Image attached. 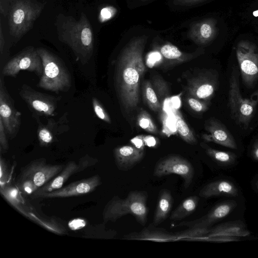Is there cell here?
<instances>
[{
	"instance_id": "cell-1",
	"label": "cell",
	"mask_w": 258,
	"mask_h": 258,
	"mask_svg": "<svg viewBox=\"0 0 258 258\" xmlns=\"http://www.w3.org/2000/svg\"><path fill=\"white\" fill-rule=\"evenodd\" d=\"M147 37L131 40L121 51L116 60L114 83L118 98L126 110L131 111L140 101V80L145 71L143 51Z\"/></svg>"
},
{
	"instance_id": "cell-2",
	"label": "cell",
	"mask_w": 258,
	"mask_h": 258,
	"mask_svg": "<svg viewBox=\"0 0 258 258\" xmlns=\"http://www.w3.org/2000/svg\"><path fill=\"white\" fill-rule=\"evenodd\" d=\"M57 33L60 41L69 45L77 60L83 64L88 62L93 52L94 36L89 21L84 13L78 20L65 17L57 25Z\"/></svg>"
},
{
	"instance_id": "cell-3",
	"label": "cell",
	"mask_w": 258,
	"mask_h": 258,
	"mask_svg": "<svg viewBox=\"0 0 258 258\" xmlns=\"http://www.w3.org/2000/svg\"><path fill=\"white\" fill-rule=\"evenodd\" d=\"M147 200L148 193L143 190L131 191L124 199L114 196L103 209V221L105 223L115 222L122 216L130 214L134 216L141 225L144 226L147 221L149 212Z\"/></svg>"
},
{
	"instance_id": "cell-4",
	"label": "cell",
	"mask_w": 258,
	"mask_h": 258,
	"mask_svg": "<svg viewBox=\"0 0 258 258\" xmlns=\"http://www.w3.org/2000/svg\"><path fill=\"white\" fill-rule=\"evenodd\" d=\"M43 66L38 87L56 93L68 91L72 85L71 77L64 62L45 48H36Z\"/></svg>"
},
{
	"instance_id": "cell-5",
	"label": "cell",
	"mask_w": 258,
	"mask_h": 258,
	"mask_svg": "<svg viewBox=\"0 0 258 258\" xmlns=\"http://www.w3.org/2000/svg\"><path fill=\"white\" fill-rule=\"evenodd\" d=\"M239 72L232 68L229 80L228 104L233 119L240 126L246 128L252 119L258 104V91L250 98H243L239 89Z\"/></svg>"
},
{
	"instance_id": "cell-6",
	"label": "cell",
	"mask_w": 258,
	"mask_h": 258,
	"mask_svg": "<svg viewBox=\"0 0 258 258\" xmlns=\"http://www.w3.org/2000/svg\"><path fill=\"white\" fill-rule=\"evenodd\" d=\"M40 6L29 0H17L12 6L9 17L10 34L20 37L32 27L35 20L41 13Z\"/></svg>"
},
{
	"instance_id": "cell-7",
	"label": "cell",
	"mask_w": 258,
	"mask_h": 258,
	"mask_svg": "<svg viewBox=\"0 0 258 258\" xmlns=\"http://www.w3.org/2000/svg\"><path fill=\"white\" fill-rule=\"evenodd\" d=\"M236 55L242 82L249 88L254 87L258 81V48L248 40H241L236 47Z\"/></svg>"
},
{
	"instance_id": "cell-8",
	"label": "cell",
	"mask_w": 258,
	"mask_h": 258,
	"mask_svg": "<svg viewBox=\"0 0 258 258\" xmlns=\"http://www.w3.org/2000/svg\"><path fill=\"white\" fill-rule=\"evenodd\" d=\"M21 71L33 72L41 76L43 66L36 49L28 47L10 59L4 66L1 76L15 77Z\"/></svg>"
},
{
	"instance_id": "cell-9",
	"label": "cell",
	"mask_w": 258,
	"mask_h": 258,
	"mask_svg": "<svg viewBox=\"0 0 258 258\" xmlns=\"http://www.w3.org/2000/svg\"><path fill=\"white\" fill-rule=\"evenodd\" d=\"M19 94L36 119L40 116L55 115L59 97L38 92L26 84L22 86Z\"/></svg>"
},
{
	"instance_id": "cell-10",
	"label": "cell",
	"mask_w": 258,
	"mask_h": 258,
	"mask_svg": "<svg viewBox=\"0 0 258 258\" xmlns=\"http://www.w3.org/2000/svg\"><path fill=\"white\" fill-rule=\"evenodd\" d=\"M0 191L4 199L22 215L48 230L51 231L54 229L55 221L53 219H44L39 216L33 207L22 196L18 188L8 184L1 187Z\"/></svg>"
},
{
	"instance_id": "cell-11",
	"label": "cell",
	"mask_w": 258,
	"mask_h": 258,
	"mask_svg": "<svg viewBox=\"0 0 258 258\" xmlns=\"http://www.w3.org/2000/svg\"><path fill=\"white\" fill-rule=\"evenodd\" d=\"M170 174L180 176L184 181V186L188 188L192 182L194 169L185 158L178 155H170L159 161L155 167L153 175L161 177Z\"/></svg>"
},
{
	"instance_id": "cell-12",
	"label": "cell",
	"mask_w": 258,
	"mask_h": 258,
	"mask_svg": "<svg viewBox=\"0 0 258 258\" xmlns=\"http://www.w3.org/2000/svg\"><path fill=\"white\" fill-rule=\"evenodd\" d=\"M0 119L11 139L17 135L21 122V113L18 111L13 99L9 94L3 77L0 78Z\"/></svg>"
},
{
	"instance_id": "cell-13",
	"label": "cell",
	"mask_w": 258,
	"mask_h": 258,
	"mask_svg": "<svg viewBox=\"0 0 258 258\" xmlns=\"http://www.w3.org/2000/svg\"><path fill=\"white\" fill-rule=\"evenodd\" d=\"M102 183L100 177L94 175L90 177L76 181L58 189L41 193H34L32 198H64L89 194Z\"/></svg>"
},
{
	"instance_id": "cell-14",
	"label": "cell",
	"mask_w": 258,
	"mask_h": 258,
	"mask_svg": "<svg viewBox=\"0 0 258 258\" xmlns=\"http://www.w3.org/2000/svg\"><path fill=\"white\" fill-rule=\"evenodd\" d=\"M64 167L62 164H47L45 159L39 158L25 166L19 178L29 179L40 188L58 174Z\"/></svg>"
},
{
	"instance_id": "cell-15",
	"label": "cell",
	"mask_w": 258,
	"mask_h": 258,
	"mask_svg": "<svg viewBox=\"0 0 258 258\" xmlns=\"http://www.w3.org/2000/svg\"><path fill=\"white\" fill-rule=\"evenodd\" d=\"M218 75L206 70L188 80L187 95L200 100L209 101L218 86Z\"/></svg>"
},
{
	"instance_id": "cell-16",
	"label": "cell",
	"mask_w": 258,
	"mask_h": 258,
	"mask_svg": "<svg viewBox=\"0 0 258 258\" xmlns=\"http://www.w3.org/2000/svg\"><path fill=\"white\" fill-rule=\"evenodd\" d=\"M98 162L96 158L86 155L82 157L78 163L69 162L61 171L49 182L39 188L34 193L50 192L62 187L63 184L73 175L81 172ZM34 194V193H33Z\"/></svg>"
},
{
	"instance_id": "cell-17",
	"label": "cell",
	"mask_w": 258,
	"mask_h": 258,
	"mask_svg": "<svg viewBox=\"0 0 258 258\" xmlns=\"http://www.w3.org/2000/svg\"><path fill=\"white\" fill-rule=\"evenodd\" d=\"M237 203L233 200L221 203L203 217L189 221H183L176 226L188 228H210L213 224L224 218L236 207Z\"/></svg>"
},
{
	"instance_id": "cell-18",
	"label": "cell",
	"mask_w": 258,
	"mask_h": 258,
	"mask_svg": "<svg viewBox=\"0 0 258 258\" xmlns=\"http://www.w3.org/2000/svg\"><path fill=\"white\" fill-rule=\"evenodd\" d=\"M205 128L208 134L202 135L203 139L207 142H212L221 146L237 149L235 140L227 127L219 120L211 117L205 123Z\"/></svg>"
},
{
	"instance_id": "cell-19",
	"label": "cell",
	"mask_w": 258,
	"mask_h": 258,
	"mask_svg": "<svg viewBox=\"0 0 258 258\" xmlns=\"http://www.w3.org/2000/svg\"><path fill=\"white\" fill-rule=\"evenodd\" d=\"M37 128V137L41 146H48L52 143L56 137L66 131L68 127L67 119L64 114L58 120L49 118L46 124H43L39 119Z\"/></svg>"
},
{
	"instance_id": "cell-20",
	"label": "cell",
	"mask_w": 258,
	"mask_h": 258,
	"mask_svg": "<svg viewBox=\"0 0 258 258\" xmlns=\"http://www.w3.org/2000/svg\"><path fill=\"white\" fill-rule=\"evenodd\" d=\"M217 22L207 18L195 23L189 32V37L197 44L206 45L212 41L218 33Z\"/></svg>"
},
{
	"instance_id": "cell-21",
	"label": "cell",
	"mask_w": 258,
	"mask_h": 258,
	"mask_svg": "<svg viewBox=\"0 0 258 258\" xmlns=\"http://www.w3.org/2000/svg\"><path fill=\"white\" fill-rule=\"evenodd\" d=\"M144 155V151L140 150L132 145L119 146L114 150L116 165L121 170L131 169L142 160Z\"/></svg>"
},
{
	"instance_id": "cell-22",
	"label": "cell",
	"mask_w": 258,
	"mask_h": 258,
	"mask_svg": "<svg viewBox=\"0 0 258 258\" xmlns=\"http://www.w3.org/2000/svg\"><path fill=\"white\" fill-rule=\"evenodd\" d=\"M126 239L149 240L155 242H169L178 240L176 233L169 232L165 229L149 225L139 232H133L124 236Z\"/></svg>"
},
{
	"instance_id": "cell-23",
	"label": "cell",
	"mask_w": 258,
	"mask_h": 258,
	"mask_svg": "<svg viewBox=\"0 0 258 258\" xmlns=\"http://www.w3.org/2000/svg\"><path fill=\"white\" fill-rule=\"evenodd\" d=\"M237 195L238 189L236 186L230 181L226 180H218L210 182L199 192V196L204 198L217 196L236 197Z\"/></svg>"
},
{
	"instance_id": "cell-24",
	"label": "cell",
	"mask_w": 258,
	"mask_h": 258,
	"mask_svg": "<svg viewBox=\"0 0 258 258\" xmlns=\"http://www.w3.org/2000/svg\"><path fill=\"white\" fill-rule=\"evenodd\" d=\"M250 234L246 225L242 221L238 220L220 224L210 228V231L205 240L216 236H228L234 237L246 236Z\"/></svg>"
},
{
	"instance_id": "cell-25",
	"label": "cell",
	"mask_w": 258,
	"mask_h": 258,
	"mask_svg": "<svg viewBox=\"0 0 258 258\" xmlns=\"http://www.w3.org/2000/svg\"><path fill=\"white\" fill-rule=\"evenodd\" d=\"M173 199L171 193L167 189L160 192L153 216V225L157 226L167 218L173 206Z\"/></svg>"
},
{
	"instance_id": "cell-26",
	"label": "cell",
	"mask_w": 258,
	"mask_h": 258,
	"mask_svg": "<svg viewBox=\"0 0 258 258\" xmlns=\"http://www.w3.org/2000/svg\"><path fill=\"white\" fill-rule=\"evenodd\" d=\"M162 56L172 63L185 62L192 59L195 56L193 53H186L180 51L176 46L166 43L160 48Z\"/></svg>"
},
{
	"instance_id": "cell-27",
	"label": "cell",
	"mask_w": 258,
	"mask_h": 258,
	"mask_svg": "<svg viewBox=\"0 0 258 258\" xmlns=\"http://www.w3.org/2000/svg\"><path fill=\"white\" fill-rule=\"evenodd\" d=\"M199 201V198L197 196L186 198L172 212L170 219L178 221L189 216L196 210Z\"/></svg>"
},
{
	"instance_id": "cell-28",
	"label": "cell",
	"mask_w": 258,
	"mask_h": 258,
	"mask_svg": "<svg viewBox=\"0 0 258 258\" xmlns=\"http://www.w3.org/2000/svg\"><path fill=\"white\" fill-rule=\"evenodd\" d=\"M173 114L175 117V128L180 137L188 144H197L196 137L185 121L179 110L175 109Z\"/></svg>"
},
{
	"instance_id": "cell-29",
	"label": "cell",
	"mask_w": 258,
	"mask_h": 258,
	"mask_svg": "<svg viewBox=\"0 0 258 258\" xmlns=\"http://www.w3.org/2000/svg\"><path fill=\"white\" fill-rule=\"evenodd\" d=\"M143 96L145 102L149 107L153 111L157 112L160 110L162 107L161 103L151 82L145 81L142 87Z\"/></svg>"
},
{
	"instance_id": "cell-30",
	"label": "cell",
	"mask_w": 258,
	"mask_h": 258,
	"mask_svg": "<svg viewBox=\"0 0 258 258\" xmlns=\"http://www.w3.org/2000/svg\"><path fill=\"white\" fill-rule=\"evenodd\" d=\"M202 145L205 150L206 154L219 164L224 165H230L233 163L236 159V156L233 153L217 150L206 144Z\"/></svg>"
},
{
	"instance_id": "cell-31",
	"label": "cell",
	"mask_w": 258,
	"mask_h": 258,
	"mask_svg": "<svg viewBox=\"0 0 258 258\" xmlns=\"http://www.w3.org/2000/svg\"><path fill=\"white\" fill-rule=\"evenodd\" d=\"M138 125L145 131L153 134L159 132L157 126L150 114L144 109H141L137 116Z\"/></svg>"
},
{
	"instance_id": "cell-32",
	"label": "cell",
	"mask_w": 258,
	"mask_h": 258,
	"mask_svg": "<svg viewBox=\"0 0 258 258\" xmlns=\"http://www.w3.org/2000/svg\"><path fill=\"white\" fill-rule=\"evenodd\" d=\"M153 87L161 102L164 101L169 95V91L167 83L160 77L156 76L151 82Z\"/></svg>"
},
{
	"instance_id": "cell-33",
	"label": "cell",
	"mask_w": 258,
	"mask_h": 258,
	"mask_svg": "<svg viewBox=\"0 0 258 258\" xmlns=\"http://www.w3.org/2000/svg\"><path fill=\"white\" fill-rule=\"evenodd\" d=\"M18 186L22 194L25 195H32L39 188L32 180L27 178H19Z\"/></svg>"
},
{
	"instance_id": "cell-34",
	"label": "cell",
	"mask_w": 258,
	"mask_h": 258,
	"mask_svg": "<svg viewBox=\"0 0 258 258\" xmlns=\"http://www.w3.org/2000/svg\"><path fill=\"white\" fill-rule=\"evenodd\" d=\"M186 101L189 107L196 112L202 113L206 111L208 108V102L191 96L188 95Z\"/></svg>"
},
{
	"instance_id": "cell-35",
	"label": "cell",
	"mask_w": 258,
	"mask_h": 258,
	"mask_svg": "<svg viewBox=\"0 0 258 258\" xmlns=\"http://www.w3.org/2000/svg\"><path fill=\"white\" fill-rule=\"evenodd\" d=\"M93 108L96 116L101 120L110 123V117L98 100L95 97L92 99Z\"/></svg>"
},
{
	"instance_id": "cell-36",
	"label": "cell",
	"mask_w": 258,
	"mask_h": 258,
	"mask_svg": "<svg viewBox=\"0 0 258 258\" xmlns=\"http://www.w3.org/2000/svg\"><path fill=\"white\" fill-rule=\"evenodd\" d=\"M0 182L1 187H2L8 184V180L10 178V173L5 159L2 156L1 157L0 160Z\"/></svg>"
},
{
	"instance_id": "cell-37",
	"label": "cell",
	"mask_w": 258,
	"mask_h": 258,
	"mask_svg": "<svg viewBox=\"0 0 258 258\" xmlns=\"http://www.w3.org/2000/svg\"><path fill=\"white\" fill-rule=\"evenodd\" d=\"M7 133L2 121L0 119V147L1 152L5 153L9 149Z\"/></svg>"
},
{
	"instance_id": "cell-38",
	"label": "cell",
	"mask_w": 258,
	"mask_h": 258,
	"mask_svg": "<svg viewBox=\"0 0 258 258\" xmlns=\"http://www.w3.org/2000/svg\"><path fill=\"white\" fill-rule=\"evenodd\" d=\"M115 10L112 7L103 8L100 11L99 18L101 22H104L110 19L114 15Z\"/></svg>"
},
{
	"instance_id": "cell-39",
	"label": "cell",
	"mask_w": 258,
	"mask_h": 258,
	"mask_svg": "<svg viewBox=\"0 0 258 258\" xmlns=\"http://www.w3.org/2000/svg\"><path fill=\"white\" fill-rule=\"evenodd\" d=\"M206 241L214 242H230L239 241L237 237L228 236H216L208 237L206 239Z\"/></svg>"
},
{
	"instance_id": "cell-40",
	"label": "cell",
	"mask_w": 258,
	"mask_h": 258,
	"mask_svg": "<svg viewBox=\"0 0 258 258\" xmlns=\"http://www.w3.org/2000/svg\"><path fill=\"white\" fill-rule=\"evenodd\" d=\"M131 144L137 149L144 151L145 145L143 139V135H138L130 140Z\"/></svg>"
},
{
	"instance_id": "cell-41",
	"label": "cell",
	"mask_w": 258,
	"mask_h": 258,
	"mask_svg": "<svg viewBox=\"0 0 258 258\" xmlns=\"http://www.w3.org/2000/svg\"><path fill=\"white\" fill-rule=\"evenodd\" d=\"M143 139L145 146L150 148H156L159 145L157 138L151 135H143Z\"/></svg>"
},
{
	"instance_id": "cell-42",
	"label": "cell",
	"mask_w": 258,
	"mask_h": 258,
	"mask_svg": "<svg viewBox=\"0 0 258 258\" xmlns=\"http://www.w3.org/2000/svg\"><path fill=\"white\" fill-rule=\"evenodd\" d=\"M207 0H174V4L176 5H191L200 2Z\"/></svg>"
},
{
	"instance_id": "cell-43",
	"label": "cell",
	"mask_w": 258,
	"mask_h": 258,
	"mask_svg": "<svg viewBox=\"0 0 258 258\" xmlns=\"http://www.w3.org/2000/svg\"><path fill=\"white\" fill-rule=\"evenodd\" d=\"M251 154L253 158L258 161V140H256L252 146Z\"/></svg>"
},
{
	"instance_id": "cell-44",
	"label": "cell",
	"mask_w": 258,
	"mask_h": 258,
	"mask_svg": "<svg viewBox=\"0 0 258 258\" xmlns=\"http://www.w3.org/2000/svg\"><path fill=\"white\" fill-rule=\"evenodd\" d=\"M5 45V39L3 34L2 28L1 25L0 26V52L2 54L3 53V49Z\"/></svg>"
},
{
	"instance_id": "cell-45",
	"label": "cell",
	"mask_w": 258,
	"mask_h": 258,
	"mask_svg": "<svg viewBox=\"0 0 258 258\" xmlns=\"http://www.w3.org/2000/svg\"><path fill=\"white\" fill-rule=\"evenodd\" d=\"M255 185H256V188L258 189V180H257V181L255 183Z\"/></svg>"
}]
</instances>
